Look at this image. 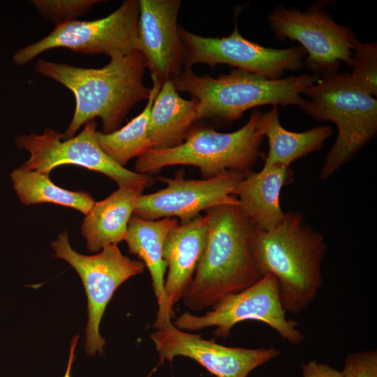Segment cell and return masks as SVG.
<instances>
[{
  "mask_svg": "<svg viewBox=\"0 0 377 377\" xmlns=\"http://www.w3.org/2000/svg\"><path fill=\"white\" fill-rule=\"evenodd\" d=\"M300 107L319 121H330L337 137L327 152L319 179L326 180L352 160L377 133V99L361 88L348 73L320 76L303 93Z\"/></svg>",
  "mask_w": 377,
  "mask_h": 377,
  "instance_id": "5b68a950",
  "label": "cell"
},
{
  "mask_svg": "<svg viewBox=\"0 0 377 377\" xmlns=\"http://www.w3.org/2000/svg\"><path fill=\"white\" fill-rule=\"evenodd\" d=\"M179 224L178 219L175 218L147 220L135 214L128 223L125 239L128 252L141 259L147 268L157 300L158 309L154 323L155 329L172 318L166 311L164 283L167 266L163 251L168 234Z\"/></svg>",
  "mask_w": 377,
  "mask_h": 377,
  "instance_id": "ac0fdd59",
  "label": "cell"
},
{
  "mask_svg": "<svg viewBox=\"0 0 377 377\" xmlns=\"http://www.w3.org/2000/svg\"><path fill=\"white\" fill-rule=\"evenodd\" d=\"M78 337H79V335L77 334L76 336L74 337V338L71 341L68 365H67L66 371L64 377H71V367H72L73 362L74 360L75 359V350L76 345L77 343Z\"/></svg>",
  "mask_w": 377,
  "mask_h": 377,
  "instance_id": "83f0119b",
  "label": "cell"
},
{
  "mask_svg": "<svg viewBox=\"0 0 377 377\" xmlns=\"http://www.w3.org/2000/svg\"><path fill=\"white\" fill-rule=\"evenodd\" d=\"M142 192L136 188L119 187L106 198L95 202L81 226L89 251L97 252L125 240L137 198Z\"/></svg>",
  "mask_w": 377,
  "mask_h": 377,
  "instance_id": "d6986e66",
  "label": "cell"
},
{
  "mask_svg": "<svg viewBox=\"0 0 377 377\" xmlns=\"http://www.w3.org/2000/svg\"><path fill=\"white\" fill-rule=\"evenodd\" d=\"M245 320L266 324L293 346L300 344L304 339L297 322L286 318L277 281L272 274L263 276L239 292L223 297L203 315L185 312L175 317L172 323L184 331L214 327V337L226 338L235 325Z\"/></svg>",
  "mask_w": 377,
  "mask_h": 377,
  "instance_id": "9c48e42d",
  "label": "cell"
},
{
  "mask_svg": "<svg viewBox=\"0 0 377 377\" xmlns=\"http://www.w3.org/2000/svg\"><path fill=\"white\" fill-rule=\"evenodd\" d=\"M261 112L253 110L247 122L232 133H220L210 126L192 128L185 140L168 149H149L137 158L135 171L152 174L177 165L197 167L204 178L227 172L248 175L260 155L264 135Z\"/></svg>",
  "mask_w": 377,
  "mask_h": 377,
  "instance_id": "8992f818",
  "label": "cell"
},
{
  "mask_svg": "<svg viewBox=\"0 0 377 377\" xmlns=\"http://www.w3.org/2000/svg\"><path fill=\"white\" fill-rule=\"evenodd\" d=\"M98 0H32L31 3L45 19L57 24L75 20L95 4Z\"/></svg>",
  "mask_w": 377,
  "mask_h": 377,
  "instance_id": "d4e9b609",
  "label": "cell"
},
{
  "mask_svg": "<svg viewBox=\"0 0 377 377\" xmlns=\"http://www.w3.org/2000/svg\"><path fill=\"white\" fill-rule=\"evenodd\" d=\"M251 249L261 277L276 278L286 312L297 315L305 311L322 285L327 250L324 237L306 223L300 212L293 211L271 230L256 227Z\"/></svg>",
  "mask_w": 377,
  "mask_h": 377,
  "instance_id": "7a4b0ae2",
  "label": "cell"
},
{
  "mask_svg": "<svg viewBox=\"0 0 377 377\" xmlns=\"http://www.w3.org/2000/svg\"><path fill=\"white\" fill-rule=\"evenodd\" d=\"M260 126L268 142L263 167L285 166L320 150L334 131L328 125L318 126L302 132H293L281 124L278 105L261 113Z\"/></svg>",
  "mask_w": 377,
  "mask_h": 377,
  "instance_id": "44dd1931",
  "label": "cell"
},
{
  "mask_svg": "<svg viewBox=\"0 0 377 377\" xmlns=\"http://www.w3.org/2000/svg\"><path fill=\"white\" fill-rule=\"evenodd\" d=\"M151 77L152 87L149 97L141 113L114 132L104 133L102 131H96L98 143L102 150L123 167L132 158H138L152 148L148 133V124L153 103L162 83L157 77L154 76Z\"/></svg>",
  "mask_w": 377,
  "mask_h": 377,
  "instance_id": "7402d4cb",
  "label": "cell"
},
{
  "mask_svg": "<svg viewBox=\"0 0 377 377\" xmlns=\"http://www.w3.org/2000/svg\"><path fill=\"white\" fill-rule=\"evenodd\" d=\"M10 178L19 199L27 205L53 203L73 208L86 215L95 203L89 193L72 191L57 186L50 179L49 174L21 166L12 172Z\"/></svg>",
  "mask_w": 377,
  "mask_h": 377,
  "instance_id": "603a6c76",
  "label": "cell"
},
{
  "mask_svg": "<svg viewBox=\"0 0 377 377\" xmlns=\"http://www.w3.org/2000/svg\"><path fill=\"white\" fill-rule=\"evenodd\" d=\"M330 1L314 3L304 11L277 6L268 15L274 36L296 40L304 49V66L320 76L339 72L341 64L350 67L358 40L351 28L337 23L325 10Z\"/></svg>",
  "mask_w": 377,
  "mask_h": 377,
  "instance_id": "ba28073f",
  "label": "cell"
},
{
  "mask_svg": "<svg viewBox=\"0 0 377 377\" xmlns=\"http://www.w3.org/2000/svg\"><path fill=\"white\" fill-rule=\"evenodd\" d=\"M140 52L151 76L163 84L182 73L184 47L177 19L180 0H138Z\"/></svg>",
  "mask_w": 377,
  "mask_h": 377,
  "instance_id": "9a60e30c",
  "label": "cell"
},
{
  "mask_svg": "<svg viewBox=\"0 0 377 377\" xmlns=\"http://www.w3.org/2000/svg\"><path fill=\"white\" fill-rule=\"evenodd\" d=\"M302 377H343L342 372L316 360L302 364Z\"/></svg>",
  "mask_w": 377,
  "mask_h": 377,
  "instance_id": "4316f807",
  "label": "cell"
},
{
  "mask_svg": "<svg viewBox=\"0 0 377 377\" xmlns=\"http://www.w3.org/2000/svg\"><path fill=\"white\" fill-rule=\"evenodd\" d=\"M179 32L184 47V69L197 64H226L276 80L304 66L306 52L300 45L283 49L260 45L244 38L236 22L232 32L223 38L203 37L182 27Z\"/></svg>",
  "mask_w": 377,
  "mask_h": 377,
  "instance_id": "7c38bea8",
  "label": "cell"
},
{
  "mask_svg": "<svg viewBox=\"0 0 377 377\" xmlns=\"http://www.w3.org/2000/svg\"><path fill=\"white\" fill-rule=\"evenodd\" d=\"M145 57L140 51L110 59L100 68H82L38 59L35 70L59 82L74 95L75 108L64 138H70L86 122L99 117L103 133L117 131L129 110L147 101L151 88L143 83Z\"/></svg>",
  "mask_w": 377,
  "mask_h": 377,
  "instance_id": "6da1fadb",
  "label": "cell"
},
{
  "mask_svg": "<svg viewBox=\"0 0 377 377\" xmlns=\"http://www.w3.org/2000/svg\"><path fill=\"white\" fill-rule=\"evenodd\" d=\"M318 79L304 73L271 80L239 68L213 77L187 68L172 82L177 91L188 92L197 99V120L207 118L229 124L261 105L301 107L304 91Z\"/></svg>",
  "mask_w": 377,
  "mask_h": 377,
  "instance_id": "277c9868",
  "label": "cell"
},
{
  "mask_svg": "<svg viewBox=\"0 0 377 377\" xmlns=\"http://www.w3.org/2000/svg\"><path fill=\"white\" fill-rule=\"evenodd\" d=\"M163 363L175 357H188L216 377H248L257 367L276 358L274 347L244 348L228 347L177 328L168 320L150 335Z\"/></svg>",
  "mask_w": 377,
  "mask_h": 377,
  "instance_id": "5bb4252c",
  "label": "cell"
},
{
  "mask_svg": "<svg viewBox=\"0 0 377 377\" xmlns=\"http://www.w3.org/2000/svg\"><path fill=\"white\" fill-rule=\"evenodd\" d=\"M139 13L138 1L126 0L105 17L58 24L47 36L17 50L13 60L18 66L26 65L43 52L61 47L87 54H107L110 59L140 51Z\"/></svg>",
  "mask_w": 377,
  "mask_h": 377,
  "instance_id": "52a82bcc",
  "label": "cell"
},
{
  "mask_svg": "<svg viewBox=\"0 0 377 377\" xmlns=\"http://www.w3.org/2000/svg\"><path fill=\"white\" fill-rule=\"evenodd\" d=\"M198 104L194 98L181 97L172 80L164 82L149 115L148 133L152 148L168 149L182 144L197 121Z\"/></svg>",
  "mask_w": 377,
  "mask_h": 377,
  "instance_id": "ffe728a7",
  "label": "cell"
},
{
  "mask_svg": "<svg viewBox=\"0 0 377 377\" xmlns=\"http://www.w3.org/2000/svg\"><path fill=\"white\" fill-rule=\"evenodd\" d=\"M96 131V122L93 119L84 124L80 133L70 138H64V134L50 128L41 135L32 133L20 135L16 138L17 147L30 154L22 167L50 174L58 166L78 165L106 175L119 187L144 191L149 182V175L131 171L114 161L99 146Z\"/></svg>",
  "mask_w": 377,
  "mask_h": 377,
  "instance_id": "8fae6325",
  "label": "cell"
},
{
  "mask_svg": "<svg viewBox=\"0 0 377 377\" xmlns=\"http://www.w3.org/2000/svg\"><path fill=\"white\" fill-rule=\"evenodd\" d=\"M207 236V216L179 224L168 234L163 256L168 268L164 292L166 311L172 318L173 306L183 299L202 258Z\"/></svg>",
  "mask_w": 377,
  "mask_h": 377,
  "instance_id": "2e32d148",
  "label": "cell"
},
{
  "mask_svg": "<svg viewBox=\"0 0 377 377\" xmlns=\"http://www.w3.org/2000/svg\"><path fill=\"white\" fill-rule=\"evenodd\" d=\"M51 246L56 258L75 269L85 289L88 301L86 354L102 355L105 342L99 328L107 305L117 288L131 277L142 274L145 266L142 261L123 255L117 244L105 246L96 255L79 253L71 248L67 231L61 232Z\"/></svg>",
  "mask_w": 377,
  "mask_h": 377,
  "instance_id": "30bf717a",
  "label": "cell"
},
{
  "mask_svg": "<svg viewBox=\"0 0 377 377\" xmlns=\"http://www.w3.org/2000/svg\"><path fill=\"white\" fill-rule=\"evenodd\" d=\"M246 175L227 172L211 178L186 179L183 175L158 179L166 186L156 192L141 194L133 214L147 220L178 218L181 224L200 215L202 211L223 204H238L233 192Z\"/></svg>",
  "mask_w": 377,
  "mask_h": 377,
  "instance_id": "4fadbf2b",
  "label": "cell"
},
{
  "mask_svg": "<svg viewBox=\"0 0 377 377\" xmlns=\"http://www.w3.org/2000/svg\"><path fill=\"white\" fill-rule=\"evenodd\" d=\"M352 79L370 95L377 96V43H355L351 57Z\"/></svg>",
  "mask_w": 377,
  "mask_h": 377,
  "instance_id": "cb8c5ba5",
  "label": "cell"
},
{
  "mask_svg": "<svg viewBox=\"0 0 377 377\" xmlns=\"http://www.w3.org/2000/svg\"><path fill=\"white\" fill-rule=\"evenodd\" d=\"M207 236L202 258L183 297L193 311L213 306L223 297L254 284L258 273L251 249L255 225L238 204L206 211Z\"/></svg>",
  "mask_w": 377,
  "mask_h": 377,
  "instance_id": "3957f363",
  "label": "cell"
},
{
  "mask_svg": "<svg viewBox=\"0 0 377 377\" xmlns=\"http://www.w3.org/2000/svg\"><path fill=\"white\" fill-rule=\"evenodd\" d=\"M343 377H377V351L369 350L348 355L344 361Z\"/></svg>",
  "mask_w": 377,
  "mask_h": 377,
  "instance_id": "484cf974",
  "label": "cell"
},
{
  "mask_svg": "<svg viewBox=\"0 0 377 377\" xmlns=\"http://www.w3.org/2000/svg\"><path fill=\"white\" fill-rule=\"evenodd\" d=\"M293 178L290 167H263L257 172L246 175L235 188L233 195L257 228L269 230L285 217L280 195L283 187L291 183Z\"/></svg>",
  "mask_w": 377,
  "mask_h": 377,
  "instance_id": "e0dca14e",
  "label": "cell"
}]
</instances>
